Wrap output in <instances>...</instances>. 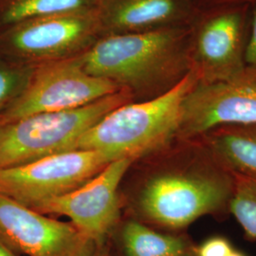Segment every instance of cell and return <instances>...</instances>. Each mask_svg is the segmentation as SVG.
<instances>
[{"label": "cell", "mask_w": 256, "mask_h": 256, "mask_svg": "<svg viewBox=\"0 0 256 256\" xmlns=\"http://www.w3.org/2000/svg\"><path fill=\"white\" fill-rule=\"evenodd\" d=\"M74 58L86 72L129 92L134 102L146 101L170 90L191 72L189 28L104 36Z\"/></svg>", "instance_id": "obj_1"}, {"label": "cell", "mask_w": 256, "mask_h": 256, "mask_svg": "<svg viewBox=\"0 0 256 256\" xmlns=\"http://www.w3.org/2000/svg\"><path fill=\"white\" fill-rule=\"evenodd\" d=\"M189 140L185 162L154 173L138 192L140 216L158 226L182 229L229 206L234 174L220 164L198 138Z\"/></svg>", "instance_id": "obj_2"}, {"label": "cell", "mask_w": 256, "mask_h": 256, "mask_svg": "<svg viewBox=\"0 0 256 256\" xmlns=\"http://www.w3.org/2000/svg\"><path fill=\"white\" fill-rule=\"evenodd\" d=\"M198 82L190 72L173 88L146 101L130 102L111 110L75 142L72 150H93L111 162H134L156 153L178 138L182 104Z\"/></svg>", "instance_id": "obj_3"}, {"label": "cell", "mask_w": 256, "mask_h": 256, "mask_svg": "<svg viewBox=\"0 0 256 256\" xmlns=\"http://www.w3.org/2000/svg\"><path fill=\"white\" fill-rule=\"evenodd\" d=\"M134 102L126 90L75 110L40 113L0 124V169L72 150L84 132L111 110Z\"/></svg>", "instance_id": "obj_4"}, {"label": "cell", "mask_w": 256, "mask_h": 256, "mask_svg": "<svg viewBox=\"0 0 256 256\" xmlns=\"http://www.w3.org/2000/svg\"><path fill=\"white\" fill-rule=\"evenodd\" d=\"M252 2L198 7L189 28L191 70L200 84L227 80L246 66Z\"/></svg>", "instance_id": "obj_5"}, {"label": "cell", "mask_w": 256, "mask_h": 256, "mask_svg": "<svg viewBox=\"0 0 256 256\" xmlns=\"http://www.w3.org/2000/svg\"><path fill=\"white\" fill-rule=\"evenodd\" d=\"M102 36L97 10L28 19L0 30V57L32 66L70 59Z\"/></svg>", "instance_id": "obj_6"}, {"label": "cell", "mask_w": 256, "mask_h": 256, "mask_svg": "<svg viewBox=\"0 0 256 256\" xmlns=\"http://www.w3.org/2000/svg\"><path fill=\"white\" fill-rule=\"evenodd\" d=\"M124 90L110 80L86 72L75 58L34 66L27 86L0 124L28 116L75 110Z\"/></svg>", "instance_id": "obj_7"}, {"label": "cell", "mask_w": 256, "mask_h": 256, "mask_svg": "<svg viewBox=\"0 0 256 256\" xmlns=\"http://www.w3.org/2000/svg\"><path fill=\"white\" fill-rule=\"evenodd\" d=\"M111 162L101 152L70 150L0 169V194L34 209L78 188Z\"/></svg>", "instance_id": "obj_8"}, {"label": "cell", "mask_w": 256, "mask_h": 256, "mask_svg": "<svg viewBox=\"0 0 256 256\" xmlns=\"http://www.w3.org/2000/svg\"><path fill=\"white\" fill-rule=\"evenodd\" d=\"M256 124V66L227 80L196 82L182 104L178 138L200 137L212 128Z\"/></svg>", "instance_id": "obj_9"}, {"label": "cell", "mask_w": 256, "mask_h": 256, "mask_svg": "<svg viewBox=\"0 0 256 256\" xmlns=\"http://www.w3.org/2000/svg\"><path fill=\"white\" fill-rule=\"evenodd\" d=\"M134 162L130 158L113 160L78 188L42 202L34 210L68 218L86 238L101 246L119 218L118 189Z\"/></svg>", "instance_id": "obj_10"}, {"label": "cell", "mask_w": 256, "mask_h": 256, "mask_svg": "<svg viewBox=\"0 0 256 256\" xmlns=\"http://www.w3.org/2000/svg\"><path fill=\"white\" fill-rule=\"evenodd\" d=\"M0 238L27 256H92L98 247L72 223L48 218L1 194Z\"/></svg>", "instance_id": "obj_11"}, {"label": "cell", "mask_w": 256, "mask_h": 256, "mask_svg": "<svg viewBox=\"0 0 256 256\" xmlns=\"http://www.w3.org/2000/svg\"><path fill=\"white\" fill-rule=\"evenodd\" d=\"M198 8L194 0H102L97 14L104 36L188 26Z\"/></svg>", "instance_id": "obj_12"}, {"label": "cell", "mask_w": 256, "mask_h": 256, "mask_svg": "<svg viewBox=\"0 0 256 256\" xmlns=\"http://www.w3.org/2000/svg\"><path fill=\"white\" fill-rule=\"evenodd\" d=\"M198 138L230 173L256 176V124L220 126Z\"/></svg>", "instance_id": "obj_13"}, {"label": "cell", "mask_w": 256, "mask_h": 256, "mask_svg": "<svg viewBox=\"0 0 256 256\" xmlns=\"http://www.w3.org/2000/svg\"><path fill=\"white\" fill-rule=\"evenodd\" d=\"M122 243L126 256H190L192 252L185 239L158 232L136 220L124 224Z\"/></svg>", "instance_id": "obj_14"}, {"label": "cell", "mask_w": 256, "mask_h": 256, "mask_svg": "<svg viewBox=\"0 0 256 256\" xmlns=\"http://www.w3.org/2000/svg\"><path fill=\"white\" fill-rule=\"evenodd\" d=\"M102 0H0V28L28 19L97 10Z\"/></svg>", "instance_id": "obj_15"}, {"label": "cell", "mask_w": 256, "mask_h": 256, "mask_svg": "<svg viewBox=\"0 0 256 256\" xmlns=\"http://www.w3.org/2000/svg\"><path fill=\"white\" fill-rule=\"evenodd\" d=\"M229 208L248 236L256 239V176L234 174Z\"/></svg>", "instance_id": "obj_16"}, {"label": "cell", "mask_w": 256, "mask_h": 256, "mask_svg": "<svg viewBox=\"0 0 256 256\" xmlns=\"http://www.w3.org/2000/svg\"><path fill=\"white\" fill-rule=\"evenodd\" d=\"M34 66L0 57V114L16 101L27 86Z\"/></svg>", "instance_id": "obj_17"}, {"label": "cell", "mask_w": 256, "mask_h": 256, "mask_svg": "<svg viewBox=\"0 0 256 256\" xmlns=\"http://www.w3.org/2000/svg\"><path fill=\"white\" fill-rule=\"evenodd\" d=\"M234 250L229 241L224 238H209L196 248V256H229Z\"/></svg>", "instance_id": "obj_18"}, {"label": "cell", "mask_w": 256, "mask_h": 256, "mask_svg": "<svg viewBox=\"0 0 256 256\" xmlns=\"http://www.w3.org/2000/svg\"><path fill=\"white\" fill-rule=\"evenodd\" d=\"M246 64L250 66H256V0L252 1L250 30L246 54Z\"/></svg>", "instance_id": "obj_19"}, {"label": "cell", "mask_w": 256, "mask_h": 256, "mask_svg": "<svg viewBox=\"0 0 256 256\" xmlns=\"http://www.w3.org/2000/svg\"><path fill=\"white\" fill-rule=\"evenodd\" d=\"M198 7L212 5V4H218L224 2H234V1H245V2H252V0H194Z\"/></svg>", "instance_id": "obj_20"}, {"label": "cell", "mask_w": 256, "mask_h": 256, "mask_svg": "<svg viewBox=\"0 0 256 256\" xmlns=\"http://www.w3.org/2000/svg\"><path fill=\"white\" fill-rule=\"evenodd\" d=\"M0 256H18L16 252H14V250H12V248L0 238Z\"/></svg>", "instance_id": "obj_21"}, {"label": "cell", "mask_w": 256, "mask_h": 256, "mask_svg": "<svg viewBox=\"0 0 256 256\" xmlns=\"http://www.w3.org/2000/svg\"><path fill=\"white\" fill-rule=\"evenodd\" d=\"M92 256H110V254L108 248L104 247L102 244L101 246L97 247L96 250L94 252V254Z\"/></svg>", "instance_id": "obj_22"}, {"label": "cell", "mask_w": 256, "mask_h": 256, "mask_svg": "<svg viewBox=\"0 0 256 256\" xmlns=\"http://www.w3.org/2000/svg\"><path fill=\"white\" fill-rule=\"evenodd\" d=\"M229 256H245L242 252H236V250H232Z\"/></svg>", "instance_id": "obj_23"}]
</instances>
